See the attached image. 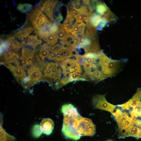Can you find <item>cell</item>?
I'll use <instances>...</instances> for the list:
<instances>
[{
	"label": "cell",
	"mask_w": 141,
	"mask_h": 141,
	"mask_svg": "<svg viewBox=\"0 0 141 141\" xmlns=\"http://www.w3.org/2000/svg\"><path fill=\"white\" fill-rule=\"evenodd\" d=\"M75 58L83 66L87 80L96 83L114 76L121 70L124 64L123 61L111 60L99 51L78 55Z\"/></svg>",
	"instance_id": "1"
},
{
	"label": "cell",
	"mask_w": 141,
	"mask_h": 141,
	"mask_svg": "<svg viewBox=\"0 0 141 141\" xmlns=\"http://www.w3.org/2000/svg\"><path fill=\"white\" fill-rule=\"evenodd\" d=\"M28 16L33 27L36 30L49 32L50 28L52 23L38 7L37 6L32 9L28 14Z\"/></svg>",
	"instance_id": "2"
},
{
	"label": "cell",
	"mask_w": 141,
	"mask_h": 141,
	"mask_svg": "<svg viewBox=\"0 0 141 141\" xmlns=\"http://www.w3.org/2000/svg\"><path fill=\"white\" fill-rule=\"evenodd\" d=\"M72 125L80 136H92L96 133V126L92 120L81 116L73 119Z\"/></svg>",
	"instance_id": "3"
},
{
	"label": "cell",
	"mask_w": 141,
	"mask_h": 141,
	"mask_svg": "<svg viewBox=\"0 0 141 141\" xmlns=\"http://www.w3.org/2000/svg\"><path fill=\"white\" fill-rule=\"evenodd\" d=\"M44 61H41L32 65L28 70V76L29 81L28 88L30 87L35 83L43 78L42 70L47 63Z\"/></svg>",
	"instance_id": "4"
},
{
	"label": "cell",
	"mask_w": 141,
	"mask_h": 141,
	"mask_svg": "<svg viewBox=\"0 0 141 141\" xmlns=\"http://www.w3.org/2000/svg\"><path fill=\"white\" fill-rule=\"evenodd\" d=\"M60 65L64 76L73 72L82 74L83 71L81 66L74 58H67L61 61Z\"/></svg>",
	"instance_id": "5"
},
{
	"label": "cell",
	"mask_w": 141,
	"mask_h": 141,
	"mask_svg": "<svg viewBox=\"0 0 141 141\" xmlns=\"http://www.w3.org/2000/svg\"><path fill=\"white\" fill-rule=\"evenodd\" d=\"M63 122L62 131L67 138L74 140L79 139L80 136L73 127L71 121V117L63 115Z\"/></svg>",
	"instance_id": "6"
},
{
	"label": "cell",
	"mask_w": 141,
	"mask_h": 141,
	"mask_svg": "<svg viewBox=\"0 0 141 141\" xmlns=\"http://www.w3.org/2000/svg\"><path fill=\"white\" fill-rule=\"evenodd\" d=\"M105 94H97L93 96L92 99V104L95 109L108 111L112 113L116 106L111 104L105 99Z\"/></svg>",
	"instance_id": "7"
},
{
	"label": "cell",
	"mask_w": 141,
	"mask_h": 141,
	"mask_svg": "<svg viewBox=\"0 0 141 141\" xmlns=\"http://www.w3.org/2000/svg\"><path fill=\"white\" fill-rule=\"evenodd\" d=\"M1 64L7 67L12 73L16 78L18 80L23 81L26 77V74L24 70L26 68L25 66H21L19 64L14 65L11 63L6 62H2Z\"/></svg>",
	"instance_id": "8"
},
{
	"label": "cell",
	"mask_w": 141,
	"mask_h": 141,
	"mask_svg": "<svg viewBox=\"0 0 141 141\" xmlns=\"http://www.w3.org/2000/svg\"><path fill=\"white\" fill-rule=\"evenodd\" d=\"M141 101V88L138 89L133 96L126 103L118 105L122 109L129 110L132 109Z\"/></svg>",
	"instance_id": "9"
},
{
	"label": "cell",
	"mask_w": 141,
	"mask_h": 141,
	"mask_svg": "<svg viewBox=\"0 0 141 141\" xmlns=\"http://www.w3.org/2000/svg\"><path fill=\"white\" fill-rule=\"evenodd\" d=\"M133 136L141 138V129L137 126L133 125L119 134V138Z\"/></svg>",
	"instance_id": "10"
},
{
	"label": "cell",
	"mask_w": 141,
	"mask_h": 141,
	"mask_svg": "<svg viewBox=\"0 0 141 141\" xmlns=\"http://www.w3.org/2000/svg\"><path fill=\"white\" fill-rule=\"evenodd\" d=\"M79 80H87L84 74L73 72L64 76L61 79V82L64 85L70 82Z\"/></svg>",
	"instance_id": "11"
},
{
	"label": "cell",
	"mask_w": 141,
	"mask_h": 141,
	"mask_svg": "<svg viewBox=\"0 0 141 141\" xmlns=\"http://www.w3.org/2000/svg\"><path fill=\"white\" fill-rule=\"evenodd\" d=\"M75 21V18L74 15L67 14L63 24L59 26L64 30L66 33H71Z\"/></svg>",
	"instance_id": "12"
},
{
	"label": "cell",
	"mask_w": 141,
	"mask_h": 141,
	"mask_svg": "<svg viewBox=\"0 0 141 141\" xmlns=\"http://www.w3.org/2000/svg\"><path fill=\"white\" fill-rule=\"evenodd\" d=\"M2 55L4 61L3 62L15 63L19 62V56L17 52L15 50H8L4 52Z\"/></svg>",
	"instance_id": "13"
},
{
	"label": "cell",
	"mask_w": 141,
	"mask_h": 141,
	"mask_svg": "<svg viewBox=\"0 0 141 141\" xmlns=\"http://www.w3.org/2000/svg\"><path fill=\"white\" fill-rule=\"evenodd\" d=\"M54 46L48 45L46 43H44L36 54L39 61L43 60L48 57L49 53L55 49Z\"/></svg>",
	"instance_id": "14"
},
{
	"label": "cell",
	"mask_w": 141,
	"mask_h": 141,
	"mask_svg": "<svg viewBox=\"0 0 141 141\" xmlns=\"http://www.w3.org/2000/svg\"><path fill=\"white\" fill-rule=\"evenodd\" d=\"M54 126L53 121L50 118L44 119L41 122L40 124L42 132L48 135H50L52 133Z\"/></svg>",
	"instance_id": "15"
},
{
	"label": "cell",
	"mask_w": 141,
	"mask_h": 141,
	"mask_svg": "<svg viewBox=\"0 0 141 141\" xmlns=\"http://www.w3.org/2000/svg\"><path fill=\"white\" fill-rule=\"evenodd\" d=\"M42 43L41 39H38L37 35H31L28 36L27 44L32 47L36 51L40 48Z\"/></svg>",
	"instance_id": "16"
},
{
	"label": "cell",
	"mask_w": 141,
	"mask_h": 141,
	"mask_svg": "<svg viewBox=\"0 0 141 141\" xmlns=\"http://www.w3.org/2000/svg\"><path fill=\"white\" fill-rule=\"evenodd\" d=\"M61 111L63 115H70L75 116L81 115L78 112L77 108L70 104L63 105L61 107Z\"/></svg>",
	"instance_id": "17"
},
{
	"label": "cell",
	"mask_w": 141,
	"mask_h": 141,
	"mask_svg": "<svg viewBox=\"0 0 141 141\" xmlns=\"http://www.w3.org/2000/svg\"><path fill=\"white\" fill-rule=\"evenodd\" d=\"M56 5L48 4L45 1L42 4V6L38 7L42 11H43L51 20L55 21L53 17V13L54 9Z\"/></svg>",
	"instance_id": "18"
},
{
	"label": "cell",
	"mask_w": 141,
	"mask_h": 141,
	"mask_svg": "<svg viewBox=\"0 0 141 141\" xmlns=\"http://www.w3.org/2000/svg\"><path fill=\"white\" fill-rule=\"evenodd\" d=\"M3 116L0 113V141H16V138L7 133L2 127Z\"/></svg>",
	"instance_id": "19"
},
{
	"label": "cell",
	"mask_w": 141,
	"mask_h": 141,
	"mask_svg": "<svg viewBox=\"0 0 141 141\" xmlns=\"http://www.w3.org/2000/svg\"><path fill=\"white\" fill-rule=\"evenodd\" d=\"M4 41L8 49H18L21 47L20 44L14 37H10Z\"/></svg>",
	"instance_id": "20"
},
{
	"label": "cell",
	"mask_w": 141,
	"mask_h": 141,
	"mask_svg": "<svg viewBox=\"0 0 141 141\" xmlns=\"http://www.w3.org/2000/svg\"><path fill=\"white\" fill-rule=\"evenodd\" d=\"M46 42L48 44L53 46L58 42V38L56 34H49L39 37Z\"/></svg>",
	"instance_id": "21"
},
{
	"label": "cell",
	"mask_w": 141,
	"mask_h": 141,
	"mask_svg": "<svg viewBox=\"0 0 141 141\" xmlns=\"http://www.w3.org/2000/svg\"><path fill=\"white\" fill-rule=\"evenodd\" d=\"M74 37L71 33H66L64 41L67 47L75 50L76 46L74 42Z\"/></svg>",
	"instance_id": "22"
},
{
	"label": "cell",
	"mask_w": 141,
	"mask_h": 141,
	"mask_svg": "<svg viewBox=\"0 0 141 141\" xmlns=\"http://www.w3.org/2000/svg\"><path fill=\"white\" fill-rule=\"evenodd\" d=\"M130 114L131 118L133 119L141 117V101L136 105L133 108Z\"/></svg>",
	"instance_id": "23"
},
{
	"label": "cell",
	"mask_w": 141,
	"mask_h": 141,
	"mask_svg": "<svg viewBox=\"0 0 141 141\" xmlns=\"http://www.w3.org/2000/svg\"><path fill=\"white\" fill-rule=\"evenodd\" d=\"M90 15L84 12H79L75 16L76 20L82 21L85 24L89 22Z\"/></svg>",
	"instance_id": "24"
},
{
	"label": "cell",
	"mask_w": 141,
	"mask_h": 141,
	"mask_svg": "<svg viewBox=\"0 0 141 141\" xmlns=\"http://www.w3.org/2000/svg\"><path fill=\"white\" fill-rule=\"evenodd\" d=\"M32 5L29 3L19 4L17 8L20 12L23 13H27L31 11L32 8Z\"/></svg>",
	"instance_id": "25"
},
{
	"label": "cell",
	"mask_w": 141,
	"mask_h": 141,
	"mask_svg": "<svg viewBox=\"0 0 141 141\" xmlns=\"http://www.w3.org/2000/svg\"><path fill=\"white\" fill-rule=\"evenodd\" d=\"M56 34L60 40V44L62 45H66L64 40L66 33L64 30L59 26L58 30Z\"/></svg>",
	"instance_id": "26"
},
{
	"label": "cell",
	"mask_w": 141,
	"mask_h": 141,
	"mask_svg": "<svg viewBox=\"0 0 141 141\" xmlns=\"http://www.w3.org/2000/svg\"><path fill=\"white\" fill-rule=\"evenodd\" d=\"M134 125V124L133 121V119L131 117H130L125 122L122 126L120 128H119V134L121 133L131 126Z\"/></svg>",
	"instance_id": "27"
},
{
	"label": "cell",
	"mask_w": 141,
	"mask_h": 141,
	"mask_svg": "<svg viewBox=\"0 0 141 141\" xmlns=\"http://www.w3.org/2000/svg\"><path fill=\"white\" fill-rule=\"evenodd\" d=\"M29 34L22 29L14 33V36L15 37L22 42L24 39L28 36Z\"/></svg>",
	"instance_id": "28"
},
{
	"label": "cell",
	"mask_w": 141,
	"mask_h": 141,
	"mask_svg": "<svg viewBox=\"0 0 141 141\" xmlns=\"http://www.w3.org/2000/svg\"><path fill=\"white\" fill-rule=\"evenodd\" d=\"M32 132L33 136L36 138H38L41 135L42 131L40 126L36 125L33 127Z\"/></svg>",
	"instance_id": "29"
},
{
	"label": "cell",
	"mask_w": 141,
	"mask_h": 141,
	"mask_svg": "<svg viewBox=\"0 0 141 141\" xmlns=\"http://www.w3.org/2000/svg\"><path fill=\"white\" fill-rule=\"evenodd\" d=\"M84 4L83 0L75 1H73V7L79 12L81 10Z\"/></svg>",
	"instance_id": "30"
},
{
	"label": "cell",
	"mask_w": 141,
	"mask_h": 141,
	"mask_svg": "<svg viewBox=\"0 0 141 141\" xmlns=\"http://www.w3.org/2000/svg\"><path fill=\"white\" fill-rule=\"evenodd\" d=\"M59 25L56 21H54L50 28L49 30L50 33L51 34H56L58 30Z\"/></svg>",
	"instance_id": "31"
},
{
	"label": "cell",
	"mask_w": 141,
	"mask_h": 141,
	"mask_svg": "<svg viewBox=\"0 0 141 141\" xmlns=\"http://www.w3.org/2000/svg\"><path fill=\"white\" fill-rule=\"evenodd\" d=\"M100 19L98 16H97L94 15L89 19V22L92 25L96 26L98 24L100 21Z\"/></svg>",
	"instance_id": "32"
},
{
	"label": "cell",
	"mask_w": 141,
	"mask_h": 141,
	"mask_svg": "<svg viewBox=\"0 0 141 141\" xmlns=\"http://www.w3.org/2000/svg\"><path fill=\"white\" fill-rule=\"evenodd\" d=\"M35 52L27 58V60L25 63L26 66H30L32 65L33 62V58L35 55Z\"/></svg>",
	"instance_id": "33"
},
{
	"label": "cell",
	"mask_w": 141,
	"mask_h": 141,
	"mask_svg": "<svg viewBox=\"0 0 141 141\" xmlns=\"http://www.w3.org/2000/svg\"><path fill=\"white\" fill-rule=\"evenodd\" d=\"M56 49L51 52L49 54L47 58L49 60H56Z\"/></svg>",
	"instance_id": "34"
},
{
	"label": "cell",
	"mask_w": 141,
	"mask_h": 141,
	"mask_svg": "<svg viewBox=\"0 0 141 141\" xmlns=\"http://www.w3.org/2000/svg\"><path fill=\"white\" fill-rule=\"evenodd\" d=\"M25 32L29 34L31 33L33 30V29L31 26H25L22 28Z\"/></svg>",
	"instance_id": "35"
},
{
	"label": "cell",
	"mask_w": 141,
	"mask_h": 141,
	"mask_svg": "<svg viewBox=\"0 0 141 141\" xmlns=\"http://www.w3.org/2000/svg\"><path fill=\"white\" fill-rule=\"evenodd\" d=\"M104 7L103 5L101 4H98L97 7V11L99 13H102L104 10Z\"/></svg>",
	"instance_id": "36"
},
{
	"label": "cell",
	"mask_w": 141,
	"mask_h": 141,
	"mask_svg": "<svg viewBox=\"0 0 141 141\" xmlns=\"http://www.w3.org/2000/svg\"><path fill=\"white\" fill-rule=\"evenodd\" d=\"M78 13V11L73 8L72 9L67 12V14H70L75 16Z\"/></svg>",
	"instance_id": "37"
},
{
	"label": "cell",
	"mask_w": 141,
	"mask_h": 141,
	"mask_svg": "<svg viewBox=\"0 0 141 141\" xmlns=\"http://www.w3.org/2000/svg\"><path fill=\"white\" fill-rule=\"evenodd\" d=\"M107 141H112L111 140H108Z\"/></svg>",
	"instance_id": "38"
}]
</instances>
